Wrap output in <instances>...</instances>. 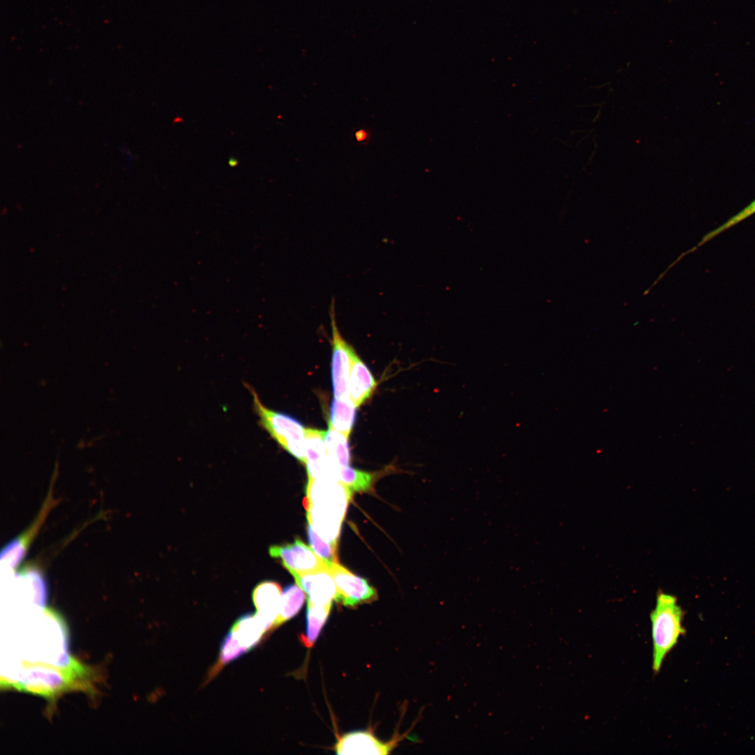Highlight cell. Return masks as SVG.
Returning <instances> with one entry per match:
<instances>
[{
    "mask_svg": "<svg viewBox=\"0 0 755 755\" xmlns=\"http://www.w3.org/2000/svg\"><path fill=\"white\" fill-rule=\"evenodd\" d=\"M352 494L340 482L308 479L303 502L308 522L325 540L337 547L341 524Z\"/></svg>",
    "mask_w": 755,
    "mask_h": 755,
    "instance_id": "1",
    "label": "cell"
},
{
    "mask_svg": "<svg viewBox=\"0 0 755 755\" xmlns=\"http://www.w3.org/2000/svg\"><path fill=\"white\" fill-rule=\"evenodd\" d=\"M652 639V670L658 673L667 655L674 648L685 630L684 612L677 598L659 591L654 608L649 615Z\"/></svg>",
    "mask_w": 755,
    "mask_h": 755,
    "instance_id": "2",
    "label": "cell"
},
{
    "mask_svg": "<svg viewBox=\"0 0 755 755\" xmlns=\"http://www.w3.org/2000/svg\"><path fill=\"white\" fill-rule=\"evenodd\" d=\"M248 389L253 397V406L259 424L281 447L305 463L306 429L294 417L266 407L256 391L251 387Z\"/></svg>",
    "mask_w": 755,
    "mask_h": 755,
    "instance_id": "3",
    "label": "cell"
},
{
    "mask_svg": "<svg viewBox=\"0 0 755 755\" xmlns=\"http://www.w3.org/2000/svg\"><path fill=\"white\" fill-rule=\"evenodd\" d=\"M329 568L336 585L337 593L334 600L337 603L347 607H355L377 599L376 589L366 579L354 575L339 564L338 561L329 562Z\"/></svg>",
    "mask_w": 755,
    "mask_h": 755,
    "instance_id": "4",
    "label": "cell"
},
{
    "mask_svg": "<svg viewBox=\"0 0 755 755\" xmlns=\"http://www.w3.org/2000/svg\"><path fill=\"white\" fill-rule=\"evenodd\" d=\"M332 331L331 380L335 398L349 397V380L353 347L340 335L335 317L334 301L330 310Z\"/></svg>",
    "mask_w": 755,
    "mask_h": 755,
    "instance_id": "5",
    "label": "cell"
},
{
    "mask_svg": "<svg viewBox=\"0 0 755 755\" xmlns=\"http://www.w3.org/2000/svg\"><path fill=\"white\" fill-rule=\"evenodd\" d=\"M269 554L280 559L282 565L292 575H301L329 567V562L319 556L299 538L292 542L272 545Z\"/></svg>",
    "mask_w": 755,
    "mask_h": 755,
    "instance_id": "6",
    "label": "cell"
},
{
    "mask_svg": "<svg viewBox=\"0 0 755 755\" xmlns=\"http://www.w3.org/2000/svg\"><path fill=\"white\" fill-rule=\"evenodd\" d=\"M397 739L384 742L368 731H357L338 738L334 749L337 754H388Z\"/></svg>",
    "mask_w": 755,
    "mask_h": 755,
    "instance_id": "7",
    "label": "cell"
},
{
    "mask_svg": "<svg viewBox=\"0 0 755 755\" xmlns=\"http://www.w3.org/2000/svg\"><path fill=\"white\" fill-rule=\"evenodd\" d=\"M325 433L324 431L306 429L305 463L308 479L335 480L326 449Z\"/></svg>",
    "mask_w": 755,
    "mask_h": 755,
    "instance_id": "8",
    "label": "cell"
},
{
    "mask_svg": "<svg viewBox=\"0 0 755 755\" xmlns=\"http://www.w3.org/2000/svg\"><path fill=\"white\" fill-rule=\"evenodd\" d=\"M296 583L305 591L308 602L317 605L332 603L337 593L336 582L329 568L294 575Z\"/></svg>",
    "mask_w": 755,
    "mask_h": 755,
    "instance_id": "9",
    "label": "cell"
},
{
    "mask_svg": "<svg viewBox=\"0 0 755 755\" xmlns=\"http://www.w3.org/2000/svg\"><path fill=\"white\" fill-rule=\"evenodd\" d=\"M281 595L280 584L272 581L261 582L252 591V599L257 609L256 615L266 631H271L278 614Z\"/></svg>",
    "mask_w": 755,
    "mask_h": 755,
    "instance_id": "10",
    "label": "cell"
},
{
    "mask_svg": "<svg viewBox=\"0 0 755 755\" xmlns=\"http://www.w3.org/2000/svg\"><path fill=\"white\" fill-rule=\"evenodd\" d=\"M376 385L372 373L354 352L350 373L349 397L357 408L371 397Z\"/></svg>",
    "mask_w": 755,
    "mask_h": 755,
    "instance_id": "11",
    "label": "cell"
},
{
    "mask_svg": "<svg viewBox=\"0 0 755 755\" xmlns=\"http://www.w3.org/2000/svg\"><path fill=\"white\" fill-rule=\"evenodd\" d=\"M52 504V497H48L40 515L29 529L3 549L1 559L10 568L16 567L23 559L27 547L43 524Z\"/></svg>",
    "mask_w": 755,
    "mask_h": 755,
    "instance_id": "12",
    "label": "cell"
},
{
    "mask_svg": "<svg viewBox=\"0 0 755 755\" xmlns=\"http://www.w3.org/2000/svg\"><path fill=\"white\" fill-rule=\"evenodd\" d=\"M231 631L238 641L248 650L255 647L267 632L256 614L240 616L233 624Z\"/></svg>",
    "mask_w": 755,
    "mask_h": 755,
    "instance_id": "13",
    "label": "cell"
},
{
    "mask_svg": "<svg viewBox=\"0 0 755 755\" xmlns=\"http://www.w3.org/2000/svg\"><path fill=\"white\" fill-rule=\"evenodd\" d=\"M348 438L329 425V429L325 433L324 442L334 478L337 469L350 464V450Z\"/></svg>",
    "mask_w": 755,
    "mask_h": 755,
    "instance_id": "14",
    "label": "cell"
},
{
    "mask_svg": "<svg viewBox=\"0 0 755 755\" xmlns=\"http://www.w3.org/2000/svg\"><path fill=\"white\" fill-rule=\"evenodd\" d=\"M332 607V603L317 605L308 602L306 610L305 634L299 637L301 642L307 648L313 647L320 632L326 624Z\"/></svg>",
    "mask_w": 755,
    "mask_h": 755,
    "instance_id": "15",
    "label": "cell"
},
{
    "mask_svg": "<svg viewBox=\"0 0 755 755\" xmlns=\"http://www.w3.org/2000/svg\"><path fill=\"white\" fill-rule=\"evenodd\" d=\"M356 408L350 397L334 398L330 408L329 425L349 437L356 419Z\"/></svg>",
    "mask_w": 755,
    "mask_h": 755,
    "instance_id": "16",
    "label": "cell"
},
{
    "mask_svg": "<svg viewBox=\"0 0 755 755\" xmlns=\"http://www.w3.org/2000/svg\"><path fill=\"white\" fill-rule=\"evenodd\" d=\"M378 475H380L376 473L364 471L347 466L336 470L335 479L346 487L352 494L366 493L373 490Z\"/></svg>",
    "mask_w": 755,
    "mask_h": 755,
    "instance_id": "17",
    "label": "cell"
},
{
    "mask_svg": "<svg viewBox=\"0 0 755 755\" xmlns=\"http://www.w3.org/2000/svg\"><path fill=\"white\" fill-rule=\"evenodd\" d=\"M305 599V591L296 584L287 586L282 595L278 614L271 631L294 617L301 609Z\"/></svg>",
    "mask_w": 755,
    "mask_h": 755,
    "instance_id": "18",
    "label": "cell"
},
{
    "mask_svg": "<svg viewBox=\"0 0 755 755\" xmlns=\"http://www.w3.org/2000/svg\"><path fill=\"white\" fill-rule=\"evenodd\" d=\"M247 651L249 650L238 641L230 631L221 642L218 661L209 672V680L217 675L224 666L239 658Z\"/></svg>",
    "mask_w": 755,
    "mask_h": 755,
    "instance_id": "19",
    "label": "cell"
},
{
    "mask_svg": "<svg viewBox=\"0 0 755 755\" xmlns=\"http://www.w3.org/2000/svg\"><path fill=\"white\" fill-rule=\"evenodd\" d=\"M307 534L311 548L319 556L328 562L338 561L337 547L323 539L308 522Z\"/></svg>",
    "mask_w": 755,
    "mask_h": 755,
    "instance_id": "20",
    "label": "cell"
},
{
    "mask_svg": "<svg viewBox=\"0 0 755 755\" xmlns=\"http://www.w3.org/2000/svg\"><path fill=\"white\" fill-rule=\"evenodd\" d=\"M754 213H755V199L751 203H749L747 206H746L745 208H743L741 211H740L738 213H737L734 216L731 217L728 220H727L726 222L722 224L721 226H719V227L716 228L715 229L712 230V231H710L708 233H707L706 235H705L703 236V238H702V240L700 241V243L696 245V247L693 248L692 250H691L689 252H691V251L696 250V247H698L701 246L702 245L707 243L708 240L713 238L716 236H717L719 233H722L725 230L728 229L730 227L735 226V224H737L739 222H740L741 221L747 219V217H750L751 215H752Z\"/></svg>",
    "mask_w": 755,
    "mask_h": 755,
    "instance_id": "21",
    "label": "cell"
},
{
    "mask_svg": "<svg viewBox=\"0 0 755 755\" xmlns=\"http://www.w3.org/2000/svg\"><path fill=\"white\" fill-rule=\"evenodd\" d=\"M355 136L358 141H361L365 139L366 133L364 131L360 130L356 133Z\"/></svg>",
    "mask_w": 755,
    "mask_h": 755,
    "instance_id": "22",
    "label": "cell"
},
{
    "mask_svg": "<svg viewBox=\"0 0 755 755\" xmlns=\"http://www.w3.org/2000/svg\"><path fill=\"white\" fill-rule=\"evenodd\" d=\"M237 164H238V161H237V159H235V158H233V157H231V158H230V159H229V166H236L237 165Z\"/></svg>",
    "mask_w": 755,
    "mask_h": 755,
    "instance_id": "23",
    "label": "cell"
}]
</instances>
